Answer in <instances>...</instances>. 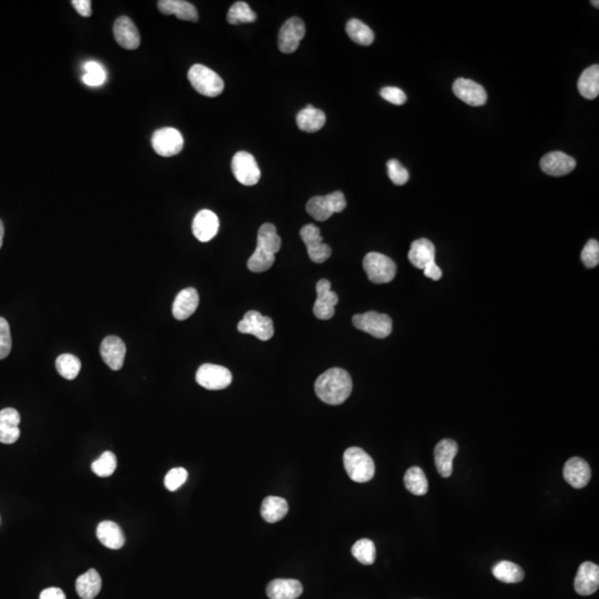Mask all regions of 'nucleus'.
<instances>
[{
	"mask_svg": "<svg viewBox=\"0 0 599 599\" xmlns=\"http://www.w3.org/2000/svg\"><path fill=\"white\" fill-rule=\"evenodd\" d=\"M20 415L17 409L7 407L0 411V443L14 444L20 436Z\"/></svg>",
	"mask_w": 599,
	"mask_h": 599,
	"instance_id": "nucleus-22",
	"label": "nucleus"
},
{
	"mask_svg": "<svg viewBox=\"0 0 599 599\" xmlns=\"http://www.w3.org/2000/svg\"><path fill=\"white\" fill-rule=\"evenodd\" d=\"M97 537L104 546L110 549H120L125 545V535L120 526L111 521L101 522L97 527Z\"/></svg>",
	"mask_w": 599,
	"mask_h": 599,
	"instance_id": "nucleus-27",
	"label": "nucleus"
},
{
	"mask_svg": "<svg viewBox=\"0 0 599 599\" xmlns=\"http://www.w3.org/2000/svg\"><path fill=\"white\" fill-rule=\"evenodd\" d=\"M300 237L306 244L308 257L314 264H323L330 258L332 250L323 242L321 231L317 225L306 224L300 231Z\"/></svg>",
	"mask_w": 599,
	"mask_h": 599,
	"instance_id": "nucleus-8",
	"label": "nucleus"
},
{
	"mask_svg": "<svg viewBox=\"0 0 599 599\" xmlns=\"http://www.w3.org/2000/svg\"><path fill=\"white\" fill-rule=\"evenodd\" d=\"M575 591L582 596H589L599 587V567L591 562L580 566L574 582Z\"/></svg>",
	"mask_w": 599,
	"mask_h": 599,
	"instance_id": "nucleus-18",
	"label": "nucleus"
},
{
	"mask_svg": "<svg viewBox=\"0 0 599 599\" xmlns=\"http://www.w3.org/2000/svg\"><path fill=\"white\" fill-rule=\"evenodd\" d=\"M158 9L165 16L174 15L181 20L196 23L199 19L196 7L185 0H160L158 1Z\"/></svg>",
	"mask_w": 599,
	"mask_h": 599,
	"instance_id": "nucleus-24",
	"label": "nucleus"
},
{
	"mask_svg": "<svg viewBox=\"0 0 599 599\" xmlns=\"http://www.w3.org/2000/svg\"><path fill=\"white\" fill-rule=\"evenodd\" d=\"M288 504L286 499L277 496H268L261 505V516L268 523H277L286 517Z\"/></svg>",
	"mask_w": 599,
	"mask_h": 599,
	"instance_id": "nucleus-30",
	"label": "nucleus"
},
{
	"mask_svg": "<svg viewBox=\"0 0 599 599\" xmlns=\"http://www.w3.org/2000/svg\"><path fill=\"white\" fill-rule=\"evenodd\" d=\"M382 98L396 106H402L406 102V95L403 90L398 87H385L381 90Z\"/></svg>",
	"mask_w": 599,
	"mask_h": 599,
	"instance_id": "nucleus-46",
	"label": "nucleus"
},
{
	"mask_svg": "<svg viewBox=\"0 0 599 599\" xmlns=\"http://www.w3.org/2000/svg\"><path fill=\"white\" fill-rule=\"evenodd\" d=\"M12 334L6 319L0 317V360L9 356L12 351Z\"/></svg>",
	"mask_w": 599,
	"mask_h": 599,
	"instance_id": "nucleus-45",
	"label": "nucleus"
},
{
	"mask_svg": "<svg viewBox=\"0 0 599 599\" xmlns=\"http://www.w3.org/2000/svg\"><path fill=\"white\" fill-rule=\"evenodd\" d=\"M56 367L59 374L66 380H73L78 376L80 369H82V362L77 356L73 354H62L59 356L56 360Z\"/></svg>",
	"mask_w": 599,
	"mask_h": 599,
	"instance_id": "nucleus-36",
	"label": "nucleus"
},
{
	"mask_svg": "<svg viewBox=\"0 0 599 599\" xmlns=\"http://www.w3.org/2000/svg\"><path fill=\"white\" fill-rule=\"evenodd\" d=\"M113 36L118 45L128 50H135L140 46V34L131 18L121 16L113 25Z\"/></svg>",
	"mask_w": 599,
	"mask_h": 599,
	"instance_id": "nucleus-15",
	"label": "nucleus"
},
{
	"mask_svg": "<svg viewBox=\"0 0 599 599\" xmlns=\"http://www.w3.org/2000/svg\"><path fill=\"white\" fill-rule=\"evenodd\" d=\"M275 255H269V253L264 252L261 250L255 249L253 255L248 260V268H249L250 271L260 273V272L269 270L275 264Z\"/></svg>",
	"mask_w": 599,
	"mask_h": 599,
	"instance_id": "nucleus-40",
	"label": "nucleus"
},
{
	"mask_svg": "<svg viewBox=\"0 0 599 599\" xmlns=\"http://www.w3.org/2000/svg\"><path fill=\"white\" fill-rule=\"evenodd\" d=\"M3 235H5V228H3V221L0 220V249L3 247Z\"/></svg>",
	"mask_w": 599,
	"mask_h": 599,
	"instance_id": "nucleus-50",
	"label": "nucleus"
},
{
	"mask_svg": "<svg viewBox=\"0 0 599 599\" xmlns=\"http://www.w3.org/2000/svg\"><path fill=\"white\" fill-rule=\"evenodd\" d=\"M220 227L218 216L210 210L196 213L192 222V232L199 241L209 242L216 237Z\"/></svg>",
	"mask_w": 599,
	"mask_h": 599,
	"instance_id": "nucleus-21",
	"label": "nucleus"
},
{
	"mask_svg": "<svg viewBox=\"0 0 599 599\" xmlns=\"http://www.w3.org/2000/svg\"><path fill=\"white\" fill-rule=\"evenodd\" d=\"M233 174L235 179L243 185H255L261 178V171L255 157L249 152L240 151L232 159Z\"/></svg>",
	"mask_w": 599,
	"mask_h": 599,
	"instance_id": "nucleus-11",
	"label": "nucleus"
},
{
	"mask_svg": "<svg viewBox=\"0 0 599 599\" xmlns=\"http://www.w3.org/2000/svg\"><path fill=\"white\" fill-rule=\"evenodd\" d=\"M591 3H593V6H595V7H596V8H598V3H599L598 1H591Z\"/></svg>",
	"mask_w": 599,
	"mask_h": 599,
	"instance_id": "nucleus-51",
	"label": "nucleus"
},
{
	"mask_svg": "<svg viewBox=\"0 0 599 599\" xmlns=\"http://www.w3.org/2000/svg\"><path fill=\"white\" fill-rule=\"evenodd\" d=\"M409 260L417 269L424 270L435 261L434 244L429 239H418L412 242Z\"/></svg>",
	"mask_w": 599,
	"mask_h": 599,
	"instance_id": "nucleus-25",
	"label": "nucleus"
},
{
	"mask_svg": "<svg viewBox=\"0 0 599 599\" xmlns=\"http://www.w3.org/2000/svg\"><path fill=\"white\" fill-rule=\"evenodd\" d=\"M71 5H73V8L76 9L77 12L80 16H82V17H90L91 14H93L91 1L90 0H73Z\"/></svg>",
	"mask_w": 599,
	"mask_h": 599,
	"instance_id": "nucleus-47",
	"label": "nucleus"
},
{
	"mask_svg": "<svg viewBox=\"0 0 599 599\" xmlns=\"http://www.w3.org/2000/svg\"><path fill=\"white\" fill-rule=\"evenodd\" d=\"M126 352L127 349L124 341L118 336H107L106 339L101 343V358L111 370H120L124 365Z\"/></svg>",
	"mask_w": 599,
	"mask_h": 599,
	"instance_id": "nucleus-17",
	"label": "nucleus"
},
{
	"mask_svg": "<svg viewBox=\"0 0 599 599\" xmlns=\"http://www.w3.org/2000/svg\"><path fill=\"white\" fill-rule=\"evenodd\" d=\"M352 389L350 374L340 367H333L323 373L314 384L317 398L330 405L344 403L352 393Z\"/></svg>",
	"mask_w": 599,
	"mask_h": 599,
	"instance_id": "nucleus-1",
	"label": "nucleus"
},
{
	"mask_svg": "<svg viewBox=\"0 0 599 599\" xmlns=\"http://www.w3.org/2000/svg\"><path fill=\"white\" fill-rule=\"evenodd\" d=\"M580 258H582L584 266H585L586 268H588V269L596 268L599 264L598 241H597V240H593V239L589 240V241L585 244L584 249H582Z\"/></svg>",
	"mask_w": 599,
	"mask_h": 599,
	"instance_id": "nucleus-42",
	"label": "nucleus"
},
{
	"mask_svg": "<svg viewBox=\"0 0 599 599\" xmlns=\"http://www.w3.org/2000/svg\"><path fill=\"white\" fill-rule=\"evenodd\" d=\"M575 167H576V160L564 152H549L541 160V169L549 176H566L571 174Z\"/></svg>",
	"mask_w": 599,
	"mask_h": 599,
	"instance_id": "nucleus-20",
	"label": "nucleus"
},
{
	"mask_svg": "<svg viewBox=\"0 0 599 599\" xmlns=\"http://www.w3.org/2000/svg\"><path fill=\"white\" fill-rule=\"evenodd\" d=\"M352 321L356 329L378 339H385L392 333V320L387 314L370 311L356 314L353 317Z\"/></svg>",
	"mask_w": 599,
	"mask_h": 599,
	"instance_id": "nucleus-6",
	"label": "nucleus"
},
{
	"mask_svg": "<svg viewBox=\"0 0 599 599\" xmlns=\"http://www.w3.org/2000/svg\"><path fill=\"white\" fill-rule=\"evenodd\" d=\"M423 271L424 275L426 277H430L432 280L439 281L442 277V270H441L440 266L435 264V261L426 266Z\"/></svg>",
	"mask_w": 599,
	"mask_h": 599,
	"instance_id": "nucleus-49",
	"label": "nucleus"
},
{
	"mask_svg": "<svg viewBox=\"0 0 599 599\" xmlns=\"http://www.w3.org/2000/svg\"><path fill=\"white\" fill-rule=\"evenodd\" d=\"M39 599H66V595L60 588L50 587L40 593Z\"/></svg>",
	"mask_w": 599,
	"mask_h": 599,
	"instance_id": "nucleus-48",
	"label": "nucleus"
},
{
	"mask_svg": "<svg viewBox=\"0 0 599 599\" xmlns=\"http://www.w3.org/2000/svg\"><path fill=\"white\" fill-rule=\"evenodd\" d=\"M257 249L275 255L281 249V238L277 232V228L271 223L261 225L258 232V246Z\"/></svg>",
	"mask_w": 599,
	"mask_h": 599,
	"instance_id": "nucleus-32",
	"label": "nucleus"
},
{
	"mask_svg": "<svg viewBox=\"0 0 599 599\" xmlns=\"http://www.w3.org/2000/svg\"><path fill=\"white\" fill-rule=\"evenodd\" d=\"M347 33L353 42L361 46H370L374 42V34L369 26L361 20L351 19L347 24Z\"/></svg>",
	"mask_w": 599,
	"mask_h": 599,
	"instance_id": "nucleus-35",
	"label": "nucleus"
},
{
	"mask_svg": "<svg viewBox=\"0 0 599 599\" xmlns=\"http://www.w3.org/2000/svg\"><path fill=\"white\" fill-rule=\"evenodd\" d=\"M453 93L459 100L470 106H484L488 101V93L484 87L470 79H457L453 84Z\"/></svg>",
	"mask_w": 599,
	"mask_h": 599,
	"instance_id": "nucleus-14",
	"label": "nucleus"
},
{
	"mask_svg": "<svg viewBox=\"0 0 599 599\" xmlns=\"http://www.w3.org/2000/svg\"><path fill=\"white\" fill-rule=\"evenodd\" d=\"M563 475L571 488L580 490L591 481V466L580 457H571L564 465Z\"/></svg>",
	"mask_w": 599,
	"mask_h": 599,
	"instance_id": "nucleus-16",
	"label": "nucleus"
},
{
	"mask_svg": "<svg viewBox=\"0 0 599 599\" xmlns=\"http://www.w3.org/2000/svg\"><path fill=\"white\" fill-rule=\"evenodd\" d=\"M387 174L391 181L396 185H405L409 179V171L398 160H389L387 163Z\"/></svg>",
	"mask_w": 599,
	"mask_h": 599,
	"instance_id": "nucleus-44",
	"label": "nucleus"
},
{
	"mask_svg": "<svg viewBox=\"0 0 599 599\" xmlns=\"http://www.w3.org/2000/svg\"><path fill=\"white\" fill-rule=\"evenodd\" d=\"M101 586L102 582H101L100 575L93 569L80 575L76 582L77 593L82 599L95 598L100 593Z\"/></svg>",
	"mask_w": 599,
	"mask_h": 599,
	"instance_id": "nucleus-29",
	"label": "nucleus"
},
{
	"mask_svg": "<svg viewBox=\"0 0 599 599\" xmlns=\"http://www.w3.org/2000/svg\"><path fill=\"white\" fill-rule=\"evenodd\" d=\"M406 490L416 496H423L429 490V482L423 470L417 466L409 468L404 475Z\"/></svg>",
	"mask_w": 599,
	"mask_h": 599,
	"instance_id": "nucleus-34",
	"label": "nucleus"
},
{
	"mask_svg": "<svg viewBox=\"0 0 599 599\" xmlns=\"http://www.w3.org/2000/svg\"><path fill=\"white\" fill-rule=\"evenodd\" d=\"M238 330L241 333L255 335L261 341H268L275 334L273 321L258 311H249L244 314L243 319L239 322Z\"/></svg>",
	"mask_w": 599,
	"mask_h": 599,
	"instance_id": "nucleus-10",
	"label": "nucleus"
},
{
	"mask_svg": "<svg viewBox=\"0 0 599 599\" xmlns=\"http://www.w3.org/2000/svg\"><path fill=\"white\" fill-rule=\"evenodd\" d=\"M199 306V294L196 288H185L180 291L172 306V314L176 320L183 321L190 317Z\"/></svg>",
	"mask_w": 599,
	"mask_h": 599,
	"instance_id": "nucleus-23",
	"label": "nucleus"
},
{
	"mask_svg": "<svg viewBox=\"0 0 599 599\" xmlns=\"http://www.w3.org/2000/svg\"><path fill=\"white\" fill-rule=\"evenodd\" d=\"M317 300L314 303V315L320 320H330L335 313V306L339 297L331 290V282L326 279L320 280L317 284Z\"/></svg>",
	"mask_w": 599,
	"mask_h": 599,
	"instance_id": "nucleus-13",
	"label": "nucleus"
},
{
	"mask_svg": "<svg viewBox=\"0 0 599 599\" xmlns=\"http://www.w3.org/2000/svg\"><path fill=\"white\" fill-rule=\"evenodd\" d=\"M363 268L373 283H389L396 275V264L392 259L378 252H370L363 259Z\"/></svg>",
	"mask_w": 599,
	"mask_h": 599,
	"instance_id": "nucleus-5",
	"label": "nucleus"
},
{
	"mask_svg": "<svg viewBox=\"0 0 599 599\" xmlns=\"http://www.w3.org/2000/svg\"><path fill=\"white\" fill-rule=\"evenodd\" d=\"M345 470L353 482L367 483L374 477L376 464L372 457L360 448H347L343 455Z\"/></svg>",
	"mask_w": 599,
	"mask_h": 599,
	"instance_id": "nucleus-2",
	"label": "nucleus"
},
{
	"mask_svg": "<svg viewBox=\"0 0 599 599\" xmlns=\"http://www.w3.org/2000/svg\"><path fill=\"white\" fill-rule=\"evenodd\" d=\"M84 71L86 73L82 77V80L88 86H100L106 80V71L98 62H88L84 65Z\"/></svg>",
	"mask_w": 599,
	"mask_h": 599,
	"instance_id": "nucleus-41",
	"label": "nucleus"
},
{
	"mask_svg": "<svg viewBox=\"0 0 599 599\" xmlns=\"http://www.w3.org/2000/svg\"><path fill=\"white\" fill-rule=\"evenodd\" d=\"M228 23L231 25L253 23L257 19V14L244 1H237L229 9L227 16Z\"/></svg>",
	"mask_w": 599,
	"mask_h": 599,
	"instance_id": "nucleus-37",
	"label": "nucleus"
},
{
	"mask_svg": "<svg viewBox=\"0 0 599 599\" xmlns=\"http://www.w3.org/2000/svg\"><path fill=\"white\" fill-rule=\"evenodd\" d=\"M352 554L363 565H372L376 562V545L371 540L362 538L353 545Z\"/></svg>",
	"mask_w": 599,
	"mask_h": 599,
	"instance_id": "nucleus-38",
	"label": "nucleus"
},
{
	"mask_svg": "<svg viewBox=\"0 0 599 599\" xmlns=\"http://www.w3.org/2000/svg\"><path fill=\"white\" fill-rule=\"evenodd\" d=\"M303 593L302 584L297 580H275L266 587L270 599H297Z\"/></svg>",
	"mask_w": 599,
	"mask_h": 599,
	"instance_id": "nucleus-26",
	"label": "nucleus"
},
{
	"mask_svg": "<svg viewBox=\"0 0 599 599\" xmlns=\"http://www.w3.org/2000/svg\"><path fill=\"white\" fill-rule=\"evenodd\" d=\"M152 148L161 157H172L183 151L185 146L183 135L174 128H161L152 135Z\"/></svg>",
	"mask_w": 599,
	"mask_h": 599,
	"instance_id": "nucleus-7",
	"label": "nucleus"
},
{
	"mask_svg": "<svg viewBox=\"0 0 599 599\" xmlns=\"http://www.w3.org/2000/svg\"><path fill=\"white\" fill-rule=\"evenodd\" d=\"M577 87L584 98L588 100L596 99L599 95V66L593 65L582 71Z\"/></svg>",
	"mask_w": 599,
	"mask_h": 599,
	"instance_id": "nucleus-31",
	"label": "nucleus"
},
{
	"mask_svg": "<svg viewBox=\"0 0 599 599\" xmlns=\"http://www.w3.org/2000/svg\"><path fill=\"white\" fill-rule=\"evenodd\" d=\"M196 380L200 387L211 391H218L229 387L232 382V374L227 367L207 363L199 367Z\"/></svg>",
	"mask_w": 599,
	"mask_h": 599,
	"instance_id": "nucleus-9",
	"label": "nucleus"
},
{
	"mask_svg": "<svg viewBox=\"0 0 599 599\" xmlns=\"http://www.w3.org/2000/svg\"><path fill=\"white\" fill-rule=\"evenodd\" d=\"M188 479V472L183 468H172L165 477V485L170 492L179 490Z\"/></svg>",
	"mask_w": 599,
	"mask_h": 599,
	"instance_id": "nucleus-43",
	"label": "nucleus"
},
{
	"mask_svg": "<svg viewBox=\"0 0 599 599\" xmlns=\"http://www.w3.org/2000/svg\"><path fill=\"white\" fill-rule=\"evenodd\" d=\"M459 452V445L455 441L445 439L437 443L434 450L435 465L437 472L444 479L453 473V459Z\"/></svg>",
	"mask_w": 599,
	"mask_h": 599,
	"instance_id": "nucleus-19",
	"label": "nucleus"
},
{
	"mask_svg": "<svg viewBox=\"0 0 599 599\" xmlns=\"http://www.w3.org/2000/svg\"><path fill=\"white\" fill-rule=\"evenodd\" d=\"M304 35L306 25L302 19L292 17L286 20L279 33V49L281 53H292L297 50Z\"/></svg>",
	"mask_w": 599,
	"mask_h": 599,
	"instance_id": "nucleus-12",
	"label": "nucleus"
},
{
	"mask_svg": "<svg viewBox=\"0 0 599 599\" xmlns=\"http://www.w3.org/2000/svg\"><path fill=\"white\" fill-rule=\"evenodd\" d=\"M493 575L496 580L506 584H516L522 582L525 577V573L521 566L512 563L508 560H501L493 567Z\"/></svg>",
	"mask_w": 599,
	"mask_h": 599,
	"instance_id": "nucleus-33",
	"label": "nucleus"
},
{
	"mask_svg": "<svg viewBox=\"0 0 599 599\" xmlns=\"http://www.w3.org/2000/svg\"><path fill=\"white\" fill-rule=\"evenodd\" d=\"M188 79L192 87L205 97H218L224 89L221 77L203 65L192 66L188 73Z\"/></svg>",
	"mask_w": 599,
	"mask_h": 599,
	"instance_id": "nucleus-3",
	"label": "nucleus"
},
{
	"mask_svg": "<svg viewBox=\"0 0 599 599\" xmlns=\"http://www.w3.org/2000/svg\"><path fill=\"white\" fill-rule=\"evenodd\" d=\"M117 459L112 452H104L91 464V470L99 477H108L115 473Z\"/></svg>",
	"mask_w": 599,
	"mask_h": 599,
	"instance_id": "nucleus-39",
	"label": "nucleus"
},
{
	"mask_svg": "<svg viewBox=\"0 0 599 599\" xmlns=\"http://www.w3.org/2000/svg\"><path fill=\"white\" fill-rule=\"evenodd\" d=\"M347 207V200L341 191L328 196H313L306 203V212L317 221H325L334 213H340Z\"/></svg>",
	"mask_w": 599,
	"mask_h": 599,
	"instance_id": "nucleus-4",
	"label": "nucleus"
},
{
	"mask_svg": "<svg viewBox=\"0 0 599 599\" xmlns=\"http://www.w3.org/2000/svg\"><path fill=\"white\" fill-rule=\"evenodd\" d=\"M326 117L322 110L314 108L311 104L306 106L304 109L297 113V124L300 129L306 132H317L322 129L324 126Z\"/></svg>",
	"mask_w": 599,
	"mask_h": 599,
	"instance_id": "nucleus-28",
	"label": "nucleus"
}]
</instances>
